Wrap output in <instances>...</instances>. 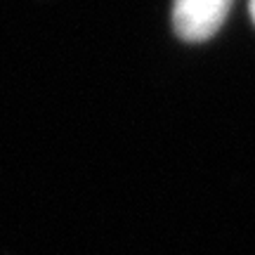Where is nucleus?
Instances as JSON below:
<instances>
[{"label": "nucleus", "mask_w": 255, "mask_h": 255, "mask_svg": "<svg viewBox=\"0 0 255 255\" xmlns=\"http://www.w3.org/2000/svg\"><path fill=\"white\" fill-rule=\"evenodd\" d=\"M232 0H173V28L184 43H206L220 31Z\"/></svg>", "instance_id": "nucleus-1"}, {"label": "nucleus", "mask_w": 255, "mask_h": 255, "mask_svg": "<svg viewBox=\"0 0 255 255\" xmlns=\"http://www.w3.org/2000/svg\"><path fill=\"white\" fill-rule=\"evenodd\" d=\"M251 17H253V24H255V0H251Z\"/></svg>", "instance_id": "nucleus-2"}]
</instances>
